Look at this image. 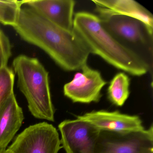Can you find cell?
Here are the masks:
<instances>
[{
	"mask_svg": "<svg viewBox=\"0 0 153 153\" xmlns=\"http://www.w3.org/2000/svg\"><path fill=\"white\" fill-rule=\"evenodd\" d=\"M13 27L22 39L41 48L64 70H79L87 64L90 52L76 33L59 27L32 8H21Z\"/></svg>",
	"mask_w": 153,
	"mask_h": 153,
	"instance_id": "obj_1",
	"label": "cell"
},
{
	"mask_svg": "<svg viewBox=\"0 0 153 153\" xmlns=\"http://www.w3.org/2000/svg\"><path fill=\"white\" fill-rule=\"evenodd\" d=\"M73 31L90 53L98 55L116 68L137 76L148 71L147 62L113 36L104 27L98 16L85 11L76 13Z\"/></svg>",
	"mask_w": 153,
	"mask_h": 153,
	"instance_id": "obj_2",
	"label": "cell"
},
{
	"mask_svg": "<svg viewBox=\"0 0 153 153\" xmlns=\"http://www.w3.org/2000/svg\"><path fill=\"white\" fill-rule=\"evenodd\" d=\"M13 67L17 75L18 86L25 97L32 115L54 122L49 73L42 64L36 58L20 55L14 59Z\"/></svg>",
	"mask_w": 153,
	"mask_h": 153,
	"instance_id": "obj_3",
	"label": "cell"
},
{
	"mask_svg": "<svg viewBox=\"0 0 153 153\" xmlns=\"http://www.w3.org/2000/svg\"><path fill=\"white\" fill-rule=\"evenodd\" d=\"M62 148L57 129L44 122L25 129L7 149L12 153H58Z\"/></svg>",
	"mask_w": 153,
	"mask_h": 153,
	"instance_id": "obj_4",
	"label": "cell"
},
{
	"mask_svg": "<svg viewBox=\"0 0 153 153\" xmlns=\"http://www.w3.org/2000/svg\"><path fill=\"white\" fill-rule=\"evenodd\" d=\"M153 153V125L137 132L116 133L101 131L95 153Z\"/></svg>",
	"mask_w": 153,
	"mask_h": 153,
	"instance_id": "obj_5",
	"label": "cell"
},
{
	"mask_svg": "<svg viewBox=\"0 0 153 153\" xmlns=\"http://www.w3.org/2000/svg\"><path fill=\"white\" fill-rule=\"evenodd\" d=\"M74 75L71 81L63 87L64 96L73 102L90 103L97 102L102 97L101 91L107 84L100 71L87 64Z\"/></svg>",
	"mask_w": 153,
	"mask_h": 153,
	"instance_id": "obj_6",
	"label": "cell"
},
{
	"mask_svg": "<svg viewBox=\"0 0 153 153\" xmlns=\"http://www.w3.org/2000/svg\"><path fill=\"white\" fill-rule=\"evenodd\" d=\"M61 142L65 143L72 153H95L101 131L85 121L67 120L59 125Z\"/></svg>",
	"mask_w": 153,
	"mask_h": 153,
	"instance_id": "obj_7",
	"label": "cell"
},
{
	"mask_svg": "<svg viewBox=\"0 0 153 153\" xmlns=\"http://www.w3.org/2000/svg\"><path fill=\"white\" fill-rule=\"evenodd\" d=\"M76 118L89 123L101 131L124 133L146 129L139 116L121 113L118 111H93Z\"/></svg>",
	"mask_w": 153,
	"mask_h": 153,
	"instance_id": "obj_8",
	"label": "cell"
},
{
	"mask_svg": "<svg viewBox=\"0 0 153 153\" xmlns=\"http://www.w3.org/2000/svg\"><path fill=\"white\" fill-rule=\"evenodd\" d=\"M96 10L101 19L122 16L136 19L144 25L152 37L153 16L146 8L133 0H93Z\"/></svg>",
	"mask_w": 153,
	"mask_h": 153,
	"instance_id": "obj_9",
	"label": "cell"
},
{
	"mask_svg": "<svg viewBox=\"0 0 153 153\" xmlns=\"http://www.w3.org/2000/svg\"><path fill=\"white\" fill-rule=\"evenodd\" d=\"M47 20L67 31H73L74 9L73 0H32L22 1Z\"/></svg>",
	"mask_w": 153,
	"mask_h": 153,
	"instance_id": "obj_10",
	"label": "cell"
},
{
	"mask_svg": "<svg viewBox=\"0 0 153 153\" xmlns=\"http://www.w3.org/2000/svg\"><path fill=\"white\" fill-rule=\"evenodd\" d=\"M100 19L104 27L117 40L121 39L133 45L146 44L145 32H147L139 20L122 16Z\"/></svg>",
	"mask_w": 153,
	"mask_h": 153,
	"instance_id": "obj_11",
	"label": "cell"
},
{
	"mask_svg": "<svg viewBox=\"0 0 153 153\" xmlns=\"http://www.w3.org/2000/svg\"><path fill=\"white\" fill-rule=\"evenodd\" d=\"M24 120L23 110L13 93L0 104V151L7 149Z\"/></svg>",
	"mask_w": 153,
	"mask_h": 153,
	"instance_id": "obj_12",
	"label": "cell"
},
{
	"mask_svg": "<svg viewBox=\"0 0 153 153\" xmlns=\"http://www.w3.org/2000/svg\"><path fill=\"white\" fill-rule=\"evenodd\" d=\"M130 79L124 72H119L114 76L110 82L107 90L110 101L116 106L124 105L130 95Z\"/></svg>",
	"mask_w": 153,
	"mask_h": 153,
	"instance_id": "obj_13",
	"label": "cell"
},
{
	"mask_svg": "<svg viewBox=\"0 0 153 153\" xmlns=\"http://www.w3.org/2000/svg\"><path fill=\"white\" fill-rule=\"evenodd\" d=\"M15 75L7 67L0 69V104L14 93Z\"/></svg>",
	"mask_w": 153,
	"mask_h": 153,
	"instance_id": "obj_14",
	"label": "cell"
},
{
	"mask_svg": "<svg viewBox=\"0 0 153 153\" xmlns=\"http://www.w3.org/2000/svg\"><path fill=\"white\" fill-rule=\"evenodd\" d=\"M12 55L11 45L8 37L0 30V69L7 66Z\"/></svg>",
	"mask_w": 153,
	"mask_h": 153,
	"instance_id": "obj_15",
	"label": "cell"
},
{
	"mask_svg": "<svg viewBox=\"0 0 153 153\" xmlns=\"http://www.w3.org/2000/svg\"><path fill=\"white\" fill-rule=\"evenodd\" d=\"M19 12L8 11L0 7V23L13 27L16 22Z\"/></svg>",
	"mask_w": 153,
	"mask_h": 153,
	"instance_id": "obj_16",
	"label": "cell"
},
{
	"mask_svg": "<svg viewBox=\"0 0 153 153\" xmlns=\"http://www.w3.org/2000/svg\"><path fill=\"white\" fill-rule=\"evenodd\" d=\"M61 144L62 148L64 149L65 152H66V153H72V152H71V151L69 148L68 146H67L66 144H65V143H62Z\"/></svg>",
	"mask_w": 153,
	"mask_h": 153,
	"instance_id": "obj_17",
	"label": "cell"
},
{
	"mask_svg": "<svg viewBox=\"0 0 153 153\" xmlns=\"http://www.w3.org/2000/svg\"><path fill=\"white\" fill-rule=\"evenodd\" d=\"M0 153H12L10 150H9L8 149H7L6 150L4 151H0Z\"/></svg>",
	"mask_w": 153,
	"mask_h": 153,
	"instance_id": "obj_18",
	"label": "cell"
},
{
	"mask_svg": "<svg viewBox=\"0 0 153 153\" xmlns=\"http://www.w3.org/2000/svg\"></svg>",
	"mask_w": 153,
	"mask_h": 153,
	"instance_id": "obj_19",
	"label": "cell"
}]
</instances>
